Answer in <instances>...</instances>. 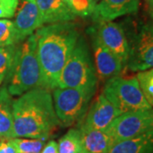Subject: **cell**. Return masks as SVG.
Returning a JSON list of instances; mask_svg holds the SVG:
<instances>
[{
    "mask_svg": "<svg viewBox=\"0 0 153 153\" xmlns=\"http://www.w3.org/2000/svg\"><path fill=\"white\" fill-rule=\"evenodd\" d=\"M14 138L47 140L60 124L49 89L36 88L12 104Z\"/></svg>",
    "mask_w": 153,
    "mask_h": 153,
    "instance_id": "6da1fadb",
    "label": "cell"
},
{
    "mask_svg": "<svg viewBox=\"0 0 153 153\" xmlns=\"http://www.w3.org/2000/svg\"><path fill=\"white\" fill-rule=\"evenodd\" d=\"M37 55L47 89L57 88L62 69L80 37L76 26L69 22L49 24L34 33Z\"/></svg>",
    "mask_w": 153,
    "mask_h": 153,
    "instance_id": "7a4b0ae2",
    "label": "cell"
},
{
    "mask_svg": "<svg viewBox=\"0 0 153 153\" xmlns=\"http://www.w3.org/2000/svg\"><path fill=\"white\" fill-rule=\"evenodd\" d=\"M5 79V87L11 95H22L36 88H47L37 55L34 33L16 46L14 60Z\"/></svg>",
    "mask_w": 153,
    "mask_h": 153,
    "instance_id": "3957f363",
    "label": "cell"
},
{
    "mask_svg": "<svg viewBox=\"0 0 153 153\" xmlns=\"http://www.w3.org/2000/svg\"><path fill=\"white\" fill-rule=\"evenodd\" d=\"M98 76L92 55L85 39L79 37L60 73L57 88H72L94 94Z\"/></svg>",
    "mask_w": 153,
    "mask_h": 153,
    "instance_id": "277c9868",
    "label": "cell"
},
{
    "mask_svg": "<svg viewBox=\"0 0 153 153\" xmlns=\"http://www.w3.org/2000/svg\"><path fill=\"white\" fill-rule=\"evenodd\" d=\"M103 94L121 114L152 107L145 97L136 77L114 76L105 82Z\"/></svg>",
    "mask_w": 153,
    "mask_h": 153,
    "instance_id": "5b68a950",
    "label": "cell"
},
{
    "mask_svg": "<svg viewBox=\"0 0 153 153\" xmlns=\"http://www.w3.org/2000/svg\"><path fill=\"white\" fill-rule=\"evenodd\" d=\"M94 94L72 88H55L53 103L60 123L65 127L81 123Z\"/></svg>",
    "mask_w": 153,
    "mask_h": 153,
    "instance_id": "8992f818",
    "label": "cell"
},
{
    "mask_svg": "<svg viewBox=\"0 0 153 153\" xmlns=\"http://www.w3.org/2000/svg\"><path fill=\"white\" fill-rule=\"evenodd\" d=\"M126 35L129 45L128 68L133 71L153 68V22L140 24Z\"/></svg>",
    "mask_w": 153,
    "mask_h": 153,
    "instance_id": "52a82bcc",
    "label": "cell"
},
{
    "mask_svg": "<svg viewBox=\"0 0 153 153\" xmlns=\"http://www.w3.org/2000/svg\"><path fill=\"white\" fill-rule=\"evenodd\" d=\"M153 130V107L123 113L105 129L113 144Z\"/></svg>",
    "mask_w": 153,
    "mask_h": 153,
    "instance_id": "ba28073f",
    "label": "cell"
},
{
    "mask_svg": "<svg viewBox=\"0 0 153 153\" xmlns=\"http://www.w3.org/2000/svg\"><path fill=\"white\" fill-rule=\"evenodd\" d=\"M94 31L100 41L121 60L123 66H127L129 45L124 27L116 22H100Z\"/></svg>",
    "mask_w": 153,
    "mask_h": 153,
    "instance_id": "9c48e42d",
    "label": "cell"
},
{
    "mask_svg": "<svg viewBox=\"0 0 153 153\" xmlns=\"http://www.w3.org/2000/svg\"><path fill=\"white\" fill-rule=\"evenodd\" d=\"M92 49L94 65L98 79L106 82L118 76L123 68L121 60L100 41L94 31L92 33Z\"/></svg>",
    "mask_w": 153,
    "mask_h": 153,
    "instance_id": "30bf717a",
    "label": "cell"
},
{
    "mask_svg": "<svg viewBox=\"0 0 153 153\" xmlns=\"http://www.w3.org/2000/svg\"><path fill=\"white\" fill-rule=\"evenodd\" d=\"M119 111L100 94L88 108L79 127L89 129L105 130L113 121L120 116Z\"/></svg>",
    "mask_w": 153,
    "mask_h": 153,
    "instance_id": "8fae6325",
    "label": "cell"
},
{
    "mask_svg": "<svg viewBox=\"0 0 153 153\" xmlns=\"http://www.w3.org/2000/svg\"><path fill=\"white\" fill-rule=\"evenodd\" d=\"M19 43L33 34L44 24L36 0H22L14 22Z\"/></svg>",
    "mask_w": 153,
    "mask_h": 153,
    "instance_id": "7c38bea8",
    "label": "cell"
},
{
    "mask_svg": "<svg viewBox=\"0 0 153 153\" xmlns=\"http://www.w3.org/2000/svg\"><path fill=\"white\" fill-rule=\"evenodd\" d=\"M139 0H100L95 4L91 15L94 22H112L117 17L136 13Z\"/></svg>",
    "mask_w": 153,
    "mask_h": 153,
    "instance_id": "4fadbf2b",
    "label": "cell"
},
{
    "mask_svg": "<svg viewBox=\"0 0 153 153\" xmlns=\"http://www.w3.org/2000/svg\"><path fill=\"white\" fill-rule=\"evenodd\" d=\"M43 24L69 22L76 19L64 0H36Z\"/></svg>",
    "mask_w": 153,
    "mask_h": 153,
    "instance_id": "5bb4252c",
    "label": "cell"
},
{
    "mask_svg": "<svg viewBox=\"0 0 153 153\" xmlns=\"http://www.w3.org/2000/svg\"><path fill=\"white\" fill-rule=\"evenodd\" d=\"M81 134L83 153H108L114 145L105 130L78 128Z\"/></svg>",
    "mask_w": 153,
    "mask_h": 153,
    "instance_id": "9a60e30c",
    "label": "cell"
},
{
    "mask_svg": "<svg viewBox=\"0 0 153 153\" xmlns=\"http://www.w3.org/2000/svg\"><path fill=\"white\" fill-rule=\"evenodd\" d=\"M108 153H153V130L116 143Z\"/></svg>",
    "mask_w": 153,
    "mask_h": 153,
    "instance_id": "2e32d148",
    "label": "cell"
},
{
    "mask_svg": "<svg viewBox=\"0 0 153 153\" xmlns=\"http://www.w3.org/2000/svg\"><path fill=\"white\" fill-rule=\"evenodd\" d=\"M13 100L5 86L0 88V139L14 138L13 129Z\"/></svg>",
    "mask_w": 153,
    "mask_h": 153,
    "instance_id": "e0dca14e",
    "label": "cell"
},
{
    "mask_svg": "<svg viewBox=\"0 0 153 153\" xmlns=\"http://www.w3.org/2000/svg\"><path fill=\"white\" fill-rule=\"evenodd\" d=\"M59 153H83L79 128H71L59 140Z\"/></svg>",
    "mask_w": 153,
    "mask_h": 153,
    "instance_id": "ac0fdd59",
    "label": "cell"
},
{
    "mask_svg": "<svg viewBox=\"0 0 153 153\" xmlns=\"http://www.w3.org/2000/svg\"><path fill=\"white\" fill-rule=\"evenodd\" d=\"M10 141L16 149L17 153H41L46 140L43 139L12 138Z\"/></svg>",
    "mask_w": 153,
    "mask_h": 153,
    "instance_id": "d6986e66",
    "label": "cell"
},
{
    "mask_svg": "<svg viewBox=\"0 0 153 153\" xmlns=\"http://www.w3.org/2000/svg\"><path fill=\"white\" fill-rule=\"evenodd\" d=\"M16 46V44H13L0 47V84L4 82V80H5L10 70Z\"/></svg>",
    "mask_w": 153,
    "mask_h": 153,
    "instance_id": "ffe728a7",
    "label": "cell"
},
{
    "mask_svg": "<svg viewBox=\"0 0 153 153\" xmlns=\"http://www.w3.org/2000/svg\"><path fill=\"white\" fill-rule=\"evenodd\" d=\"M19 43L14 22L10 20H0V47Z\"/></svg>",
    "mask_w": 153,
    "mask_h": 153,
    "instance_id": "44dd1931",
    "label": "cell"
},
{
    "mask_svg": "<svg viewBox=\"0 0 153 153\" xmlns=\"http://www.w3.org/2000/svg\"><path fill=\"white\" fill-rule=\"evenodd\" d=\"M136 78L148 103L153 107V68L140 71Z\"/></svg>",
    "mask_w": 153,
    "mask_h": 153,
    "instance_id": "7402d4cb",
    "label": "cell"
},
{
    "mask_svg": "<svg viewBox=\"0 0 153 153\" xmlns=\"http://www.w3.org/2000/svg\"><path fill=\"white\" fill-rule=\"evenodd\" d=\"M75 16L81 17L91 16L94 6V0H64Z\"/></svg>",
    "mask_w": 153,
    "mask_h": 153,
    "instance_id": "603a6c76",
    "label": "cell"
},
{
    "mask_svg": "<svg viewBox=\"0 0 153 153\" xmlns=\"http://www.w3.org/2000/svg\"><path fill=\"white\" fill-rule=\"evenodd\" d=\"M18 6V0H0V18L14 16Z\"/></svg>",
    "mask_w": 153,
    "mask_h": 153,
    "instance_id": "cb8c5ba5",
    "label": "cell"
},
{
    "mask_svg": "<svg viewBox=\"0 0 153 153\" xmlns=\"http://www.w3.org/2000/svg\"><path fill=\"white\" fill-rule=\"evenodd\" d=\"M0 153H17L16 149L10 141V139L0 141Z\"/></svg>",
    "mask_w": 153,
    "mask_h": 153,
    "instance_id": "d4e9b609",
    "label": "cell"
},
{
    "mask_svg": "<svg viewBox=\"0 0 153 153\" xmlns=\"http://www.w3.org/2000/svg\"><path fill=\"white\" fill-rule=\"evenodd\" d=\"M41 153H59L58 144L55 140H50L47 144H45Z\"/></svg>",
    "mask_w": 153,
    "mask_h": 153,
    "instance_id": "484cf974",
    "label": "cell"
},
{
    "mask_svg": "<svg viewBox=\"0 0 153 153\" xmlns=\"http://www.w3.org/2000/svg\"><path fill=\"white\" fill-rule=\"evenodd\" d=\"M147 2V6H148V11H149V14L152 17V19L153 20V0H146Z\"/></svg>",
    "mask_w": 153,
    "mask_h": 153,
    "instance_id": "4316f807",
    "label": "cell"
},
{
    "mask_svg": "<svg viewBox=\"0 0 153 153\" xmlns=\"http://www.w3.org/2000/svg\"><path fill=\"white\" fill-rule=\"evenodd\" d=\"M94 1H95V3H96V2H100V0H94Z\"/></svg>",
    "mask_w": 153,
    "mask_h": 153,
    "instance_id": "83f0119b",
    "label": "cell"
}]
</instances>
